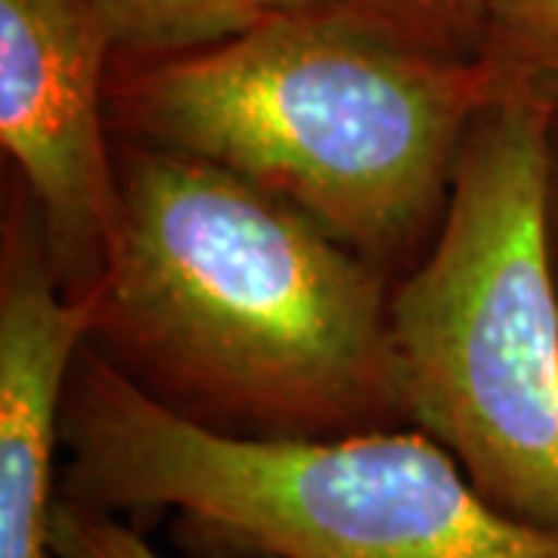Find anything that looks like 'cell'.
<instances>
[{
  "instance_id": "6da1fadb",
  "label": "cell",
  "mask_w": 558,
  "mask_h": 558,
  "mask_svg": "<svg viewBox=\"0 0 558 558\" xmlns=\"http://www.w3.org/2000/svg\"><path fill=\"white\" fill-rule=\"evenodd\" d=\"M395 279L211 161L116 140V223L87 348L223 438L307 444L413 428Z\"/></svg>"
},
{
  "instance_id": "7a4b0ae2",
  "label": "cell",
  "mask_w": 558,
  "mask_h": 558,
  "mask_svg": "<svg viewBox=\"0 0 558 558\" xmlns=\"http://www.w3.org/2000/svg\"><path fill=\"white\" fill-rule=\"evenodd\" d=\"M494 84L379 22L301 13L165 60H112L116 140L211 161L398 282L438 236Z\"/></svg>"
},
{
  "instance_id": "3957f363",
  "label": "cell",
  "mask_w": 558,
  "mask_h": 558,
  "mask_svg": "<svg viewBox=\"0 0 558 558\" xmlns=\"http://www.w3.org/2000/svg\"><path fill=\"white\" fill-rule=\"evenodd\" d=\"M60 497L116 515L174 512L205 556L558 558L506 519L418 428L267 444L168 413L81 348L62 416Z\"/></svg>"
},
{
  "instance_id": "277c9868",
  "label": "cell",
  "mask_w": 558,
  "mask_h": 558,
  "mask_svg": "<svg viewBox=\"0 0 558 558\" xmlns=\"http://www.w3.org/2000/svg\"><path fill=\"white\" fill-rule=\"evenodd\" d=\"M556 116L494 94L459 149L432 248L395 282L413 428L506 519L558 534V286L546 252Z\"/></svg>"
},
{
  "instance_id": "5b68a950",
  "label": "cell",
  "mask_w": 558,
  "mask_h": 558,
  "mask_svg": "<svg viewBox=\"0 0 558 558\" xmlns=\"http://www.w3.org/2000/svg\"><path fill=\"white\" fill-rule=\"evenodd\" d=\"M112 40L94 0H0V143L69 292L100 277L116 223Z\"/></svg>"
},
{
  "instance_id": "8992f818",
  "label": "cell",
  "mask_w": 558,
  "mask_h": 558,
  "mask_svg": "<svg viewBox=\"0 0 558 558\" xmlns=\"http://www.w3.org/2000/svg\"><path fill=\"white\" fill-rule=\"evenodd\" d=\"M87 301L50 258L38 208L3 174L0 208V558H53L62 416Z\"/></svg>"
},
{
  "instance_id": "52a82bcc",
  "label": "cell",
  "mask_w": 558,
  "mask_h": 558,
  "mask_svg": "<svg viewBox=\"0 0 558 558\" xmlns=\"http://www.w3.org/2000/svg\"><path fill=\"white\" fill-rule=\"evenodd\" d=\"M94 3L109 32L116 60H165V57L193 53L240 38L264 22L301 16V13H339V16H357V20L388 25L373 7V0H94Z\"/></svg>"
},
{
  "instance_id": "ba28073f",
  "label": "cell",
  "mask_w": 558,
  "mask_h": 558,
  "mask_svg": "<svg viewBox=\"0 0 558 558\" xmlns=\"http://www.w3.org/2000/svg\"><path fill=\"white\" fill-rule=\"evenodd\" d=\"M478 62L494 94H521L558 116V0H490Z\"/></svg>"
},
{
  "instance_id": "9c48e42d",
  "label": "cell",
  "mask_w": 558,
  "mask_h": 558,
  "mask_svg": "<svg viewBox=\"0 0 558 558\" xmlns=\"http://www.w3.org/2000/svg\"><path fill=\"white\" fill-rule=\"evenodd\" d=\"M53 558H168L143 537L137 524L116 512H102L60 497L50 521ZM202 558H274V556H202Z\"/></svg>"
},
{
  "instance_id": "30bf717a",
  "label": "cell",
  "mask_w": 558,
  "mask_h": 558,
  "mask_svg": "<svg viewBox=\"0 0 558 558\" xmlns=\"http://www.w3.org/2000/svg\"><path fill=\"white\" fill-rule=\"evenodd\" d=\"M373 7L407 38L440 53L478 60L490 0H373Z\"/></svg>"
},
{
  "instance_id": "8fae6325",
  "label": "cell",
  "mask_w": 558,
  "mask_h": 558,
  "mask_svg": "<svg viewBox=\"0 0 558 558\" xmlns=\"http://www.w3.org/2000/svg\"><path fill=\"white\" fill-rule=\"evenodd\" d=\"M546 252L558 286V116L549 134V165H546Z\"/></svg>"
}]
</instances>
